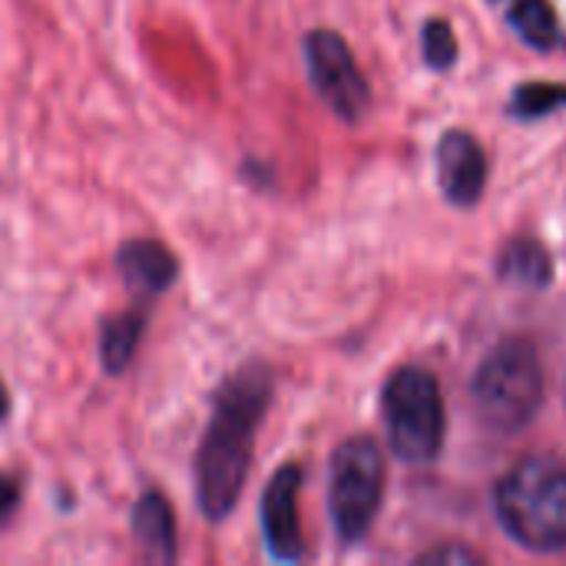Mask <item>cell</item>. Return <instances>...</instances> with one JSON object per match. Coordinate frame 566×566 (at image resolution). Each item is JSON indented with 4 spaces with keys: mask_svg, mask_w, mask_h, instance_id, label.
Instances as JSON below:
<instances>
[{
    "mask_svg": "<svg viewBox=\"0 0 566 566\" xmlns=\"http://www.w3.org/2000/svg\"><path fill=\"white\" fill-rule=\"evenodd\" d=\"M497 517L504 531L537 551L566 547V464L554 458H527L497 484Z\"/></svg>",
    "mask_w": 566,
    "mask_h": 566,
    "instance_id": "obj_2",
    "label": "cell"
},
{
    "mask_svg": "<svg viewBox=\"0 0 566 566\" xmlns=\"http://www.w3.org/2000/svg\"><path fill=\"white\" fill-rule=\"evenodd\" d=\"M20 501H23V484H20V478L10 474V471H0V521H10V517L17 514Z\"/></svg>",
    "mask_w": 566,
    "mask_h": 566,
    "instance_id": "obj_16",
    "label": "cell"
},
{
    "mask_svg": "<svg viewBox=\"0 0 566 566\" xmlns=\"http://www.w3.org/2000/svg\"><path fill=\"white\" fill-rule=\"evenodd\" d=\"M149 305L133 302L123 312H113L99 322V335H96V355H99V368L109 378H123L129 371V365L136 361V352L143 345L146 325H149Z\"/></svg>",
    "mask_w": 566,
    "mask_h": 566,
    "instance_id": "obj_11",
    "label": "cell"
},
{
    "mask_svg": "<svg viewBox=\"0 0 566 566\" xmlns=\"http://www.w3.org/2000/svg\"><path fill=\"white\" fill-rule=\"evenodd\" d=\"M544 398V371L537 348L524 338H511L497 345L478 378H474V401L484 424L494 431H521L541 408Z\"/></svg>",
    "mask_w": 566,
    "mask_h": 566,
    "instance_id": "obj_3",
    "label": "cell"
},
{
    "mask_svg": "<svg viewBox=\"0 0 566 566\" xmlns=\"http://www.w3.org/2000/svg\"><path fill=\"white\" fill-rule=\"evenodd\" d=\"M129 531H133V541L139 547V554L149 560V564H176L179 560V531H176V511H172V501L149 488L143 491L136 501H133V511H129Z\"/></svg>",
    "mask_w": 566,
    "mask_h": 566,
    "instance_id": "obj_10",
    "label": "cell"
},
{
    "mask_svg": "<svg viewBox=\"0 0 566 566\" xmlns=\"http://www.w3.org/2000/svg\"><path fill=\"white\" fill-rule=\"evenodd\" d=\"M421 560H424V564H448V560H458V564H474L478 557H474L471 551H464V547H441V551H431V554H424Z\"/></svg>",
    "mask_w": 566,
    "mask_h": 566,
    "instance_id": "obj_17",
    "label": "cell"
},
{
    "mask_svg": "<svg viewBox=\"0 0 566 566\" xmlns=\"http://www.w3.org/2000/svg\"><path fill=\"white\" fill-rule=\"evenodd\" d=\"M424 56H428L431 66H441V70L454 63V56H458V40H454L451 27H448L444 20H431V23L424 27Z\"/></svg>",
    "mask_w": 566,
    "mask_h": 566,
    "instance_id": "obj_15",
    "label": "cell"
},
{
    "mask_svg": "<svg viewBox=\"0 0 566 566\" xmlns=\"http://www.w3.org/2000/svg\"><path fill=\"white\" fill-rule=\"evenodd\" d=\"M305 66H308V80H312L315 93L338 119L358 123L365 116V109L371 103V90H368V80L342 33L325 30V27L308 30L305 33Z\"/></svg>",
    "mask_w": 566,
    "mask_h": 566,
    "instance_id": "obj_6",
    "label": "cell"
},
{
    "mask_svg": "<svg viewBox=\"0 0 566 566\" xmlns=\"http://www.w3.org/2000/svg\"><path fill=\"white\" fill-rule=\"evenodd\" d=\"M501 275L514 285H527V289H541L551 279V259L544 252V245L521 239L511 242L504 259H501Z\"/></svg>",
    "mask_w": 566,
    "mask_h": 566,
    "instance_id": "obj_12",
    "label": "cell"
},
{
    "mask_svg": "<svg viewBox=\"0 0 566 566\" xmlns=\"http://www.w3.org/2000/svg\"><path fill=\"white\" fill-rule=\"evenodd\" d=\"M391 451L408 464H428L444 444V401L431 371L401 368L381 391Z\"/></svg>",
    "mask_w": 566,
    "mask_h": 566,
    "instance_id": "obj_4",
    "label": "cell"
},
{
    "mask_svg": "<svg viewBox=\"0 0 566 566\" xmlns=\"http://www.w3.org/2000/svg\"><path fill=\"white\" fill-rule=\"evenodd\" d=\"M566 103V86L560 83H527V86H517L514 99H511V109L524 119H537V116H547L554 109H560Z\"/></svg>",
    "mask_w": 566,
    "mask_h": 566,
    "instance_id": "obj_14",
    "label": "cell"
},
{
    "mask_svg": "<svg viewBox=\"0 0 566 566\" xmlns=\"http://www.w3.org/2000/svg\"><path fill=\"white\" fill-rule=\"evenodd\" d=\"M511 27L537 50H551L557 43V13L551 0H517L511 10Z\"/></svg>",
    "mask_w": 566,
    "mask_h": 566,
    "instance_id": "obj_13",
    "label": "cell"
},
{
    "mask_svg": "<svg viewBox=\"0 0 566 566\" xmlns=\"http://www.w3.org/2000/svg\"><path fill=\"white\" fill-rule=\"evenodd\" d=\"M438 179L454 206H474L488 186V159L471 133H444L438 143Z\"/></svg>",
    "mask_w": 566,
    "mask_h": 566,
    "instance_id": "obj_9",
    "label": "cell"
},
{
    "mask_svg": "<svg viewBox=\"0 0 566 566\" xmlns=\"http://www.w3.org/2000/svg\"><path fill=\"white\" fill-rule=\"evenodd\" d=\"M113 265L126 285V292L133 295V302L139 305H156L182 275V262L179 255L159 242V239H126L119 242Z\"/></svg>",
    "mask_w": 566,
    "mask_h": 566,
    "instance_id": "obj_8",
    "label": "cell"
},
{
    "mask_svg": "<svg viewBox=\"0 0 566 566\" xmlns=\"http://www.w3.org/2000/svg\"><path fill=\"white\" fill-rule=\"evenodd\" d=\"M385 497V458L371 438H348L335 448L328 468V514L342 544H358Z\"/></svg>",
    "mask_w": 566,
    "mask_h": 566,
    "instance_id": "obj_5",
    "label": "cell"
},
{
    "mask_svg": "<svg viewBox=\"0 0 566 566\" xmlns=\"http://www.w3.org/2000/svg\"><path fill=\"white\" fill-rule=\"evenodd\" d=\"M305 471L302 464H282L259 501V524H262V544L265 554L275 564H298L305 557V537L298 521V494H302Z\"/></svg>",
    "mask_w": 566,
    "mask_h": 566,
    "instance_id": "obj_7",
    "label": "cell"
},
{
    "mask_svg": "<svg viewBox=\"0 0 566 566\" xmlns=\"http://www.w3.org/2000/svg\"><path fill=\"white\" fill-rule=\"evenodd\" d=\"M10 408H13V401H10V391H7V385H3V378H0V424L10 418Z\"/></svg>",
    "mask_w": 566,
    "mask_h": 566,
    "instance_id": "obj_18",
    "label": "cell"
},
{
    "mask_svg": "<svg viewBox=\"0 0 566 566\" xmlns=\"http://www.w3.org/2000/svg\"><path fill=\"white\" fill-rule=\"evenodd\" d=\"M272 391V365H265L262 358H249L232 368L209 398V421L192 461L196 504L209 524H226L245 491L259 424L269 415Z\"/></svg>",
    "mask_w": 566,
    "mask_h": 566,
    "instance_id": "obj_1",
    "label": "cell"
}]
</instances>
